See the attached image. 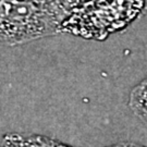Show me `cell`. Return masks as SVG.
I'll return each instance as SVG.
<instances>
[{
	"label": "cell",
	"mask_w": 147,
	"mask_h": 147,
	"mask_svg": "<svg viewBox=\"0 0 147 147\" xmlns=\"http://www.w3.org/2000/svg\"><path fill=\"white\" fill-rule=\"evenodd\" d=\"M129 107L138 120L147 127V76L131 90Z\"/></svg>",
	"instance_id": "7a4b0ae2"
},
{
	"label": "cell",
	"mask_w": 147,
	"mask_h": 147,
	"mask_svg": "<svg viewBox=\"0 0 147 147\" xmlns=\"http://www.w3.org/2000/svg\"><path fill=\"white\" fill-rule=\"evenodd\" d=\"M48 25L42 11L20 1H0V42L19 44L42 36Z\"/></svg>",
	"instance_id": "6da1fadb"
}]
</instances>
